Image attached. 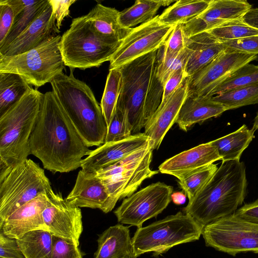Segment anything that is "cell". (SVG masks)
<instances>
[{
    "instance_id": "6da1fadb",
    "label": "cell",
    "mask_w": 258,
    "mask_h": 258,
    "mask_svg": "<svg viewBox=\"0 0 258 258\" xmlns=\"http://www.w3.org/2000/svg\"><path fill=\"white\" fill-rule=\"evenodd\" d=\"M29 148L30 155L53 173L69 172L81 167L83 157L92 151L52 91L43 95Z\"/></svg>"
},
{
    "instance_id": "7a4b0ae2",
    "label": "cell",
    "mask_w": 258,
    "mask_h": 258,
    "mask_svg": "<svg viewBox=\"0 0 258 258\" xmlns=\"http://www.w3.org/2000/svg\"><path fill=\"white\" fill-rule=\"evenodd\" d=\"M157 51L118 68L121 84L116 106L125 113L132 135L140 133L161 102L163 86L156 75Z\"/></svg>"
},
{
    "instance_id": "3957f363",
    "label": "cell",
    "mask_w": 258,
    "mask_h": 258,
    "mask_svg": "<svg viewBox=\"0 0 258 258\" xmlns=\"http://www.w3.org/2000/svg\"><path fill=\"white\" fill-rule=\"evenodd\" d=\"M245 167L239 160L222 161L213 176L184 208L203 228L235 213L246 195Z\"/></svg>"
},
{
    "instance_id": "277c9868",
    "label": "cell",
    "mask_w": 258,
    "mask_h": 258,
    "mask_svg": "<svg viewBox=\"0 0 258 258\" xmlns=\"http://www.w3.org/2000/svg\"><path fill=\"white\" fill-rule=\"evenodd\" d=\"M52 91L88 147L104 144L108 126L100 104L91 88L76 78L72 71L63 73L50 82Z\"/></svg>"
},
{
    "instance_id": "5b68a950",
    "label": "cell",
    "mask_w": 258,
    "mask_h": 258,
    "mask_svg": "<svg viewBox=\"0 0 258 258\" xmlns=\"http://www.w3.org/2000/svg\"><path fill=\"white\" fill-rule=\"evenodd\" d=\"M43 95L32 88L0 115V181L30 155L29 139Z\"/></svg>"
},
{
    "instance_id": "8992f818",
    "label": "cell",
    "mask_w": 258,
    "mask_h": 258,
    "mask_svg": "<svg viewBox=\"0 0 258 258\" xmlns=\"http://www.w3.org/2000/svg\"><path fill=\"white\" fill-rule=\"evenodd\" d=\"M121 42L97 33L84 15L73 19L59 48L66 66L85 70L110 61Z\"/></svg>"
},
{
    "instance_id": "52a82bcc",
    "label": "cell",
    "mask_w": 258,
    "mask_h": 258,
    "mask_svg": "<svg viewBox=\"0 0 258 258\" xmlns=\"http://www.w3.org/2000/svg\"><path fill=\"white\" fill-rule=\"evenodd\" d=\"M203 227L179 211L145 227L138 228L132 238L136 257L153 252L157 256L177 245L199 239Z\"/></svg>"
},
{
    "instance_id": "ba28073f",
    "label": "cell",
    "mask_w": 258,
    "mask_h": 258,
    "mask_svg": "<svg viewBox=\"0 0 258 258\" xmlns=\"http://www.w3.org/2000/svg\"><path fill=\"white\" fill-rule=\"evenodd\" d=\"M61 36L57 35L25 52L13 55H0V73L20 76L36 88L50 83L62 73L65 64L59 48Z\"/></svg>"
},
{
    "instance_id": "9c48e42d",
    "label": "cell",
    "mask_w": 258,
    "mask_h": 258,
    "mask_svg": "<svg viewBox=\"0 0 258 258\" xmlns=\"http://www.w3.org/2000/svg\"><path fill=\"white\" fill-rule=\"evenodd\" d=\"M52 190L44 170L32 160H25L0 181V226L18 208Z\"/></svg>"
},
{
    "instance_id": "30bf717a",
    "label": "cell",
    "mask_w": 258,
    "mask_h": 258,
    "mask_svg": "<svg viewBox=\"0 0 258 258\" xmlns=\"http://www.w3.org/2000/svg\"><path fill=\"white\" fill-rule=\"evenodd\" d=\"M153 151L148 145L95 173L115 205L134 194L144 180L158 173L150 167Z\"/></svg>"
},
{
    "instance_id": "8fae6325",
    "label": "cell",
    "mask_w": 258,
    "mask_h": 258,
    "mask_svg": "<svg viewBox=\"0 0 258 258\" xmlns=\"http://www.w3.org/2000/svg\"><path fill=\"white\" fill-rule=\"evenodd\" d=\"M202 235L207 246L232 256L247 252L258 253V224L234 214L207 225Z\"/></svg>"
},
{
    "instance_id": "7c38bea8",
    "label": "cell",
    "mask_w": 258,
    "mask_h": 258,
    "mask_svg": "<svg viewBox=\"0 0 258 258\" xmlns=\"http://www.w3.org/2000/svg\"><path fill=\"white\" fill-rule=\"evenodd\" d=\"M172 194V186L161 182L152 183L124 199L114 213L119 223L141 227L168 206Z\"/></svg>"
},
{
    "instance_id": "4fadbf2b",
    "label": "cell",
    "mask_w": 258,
    "mask_h": 258,
    "mask_svg": "<svg viewBox=\"0 0 258 258\" xmlns=\"http://www.w3.org/2000/svg\"><path fill=\"white\" fill-rule=\"evenodd\" d=\"M174 26L162 23L157 15L150 21L133 28L109 61V70L157 50L164 45Z\"/></svg>"
},
{
    "instance_id": "5bb4252c",
    "label": "cell",
    "mask_w": 258,
    "mask_h": 258,
    "mask_svg": "<svg viewBox=\"0 0 258 258\" xmlns=\"http://www.w3.org/2000/svg\"><path fill=\"white\" fill-rule=\"evenodd\" d=\"M258 56L227 48L207 66L189 77V96H208L243 65Z\"/></svg>"
},
{
    "instance_id": "9a60e30c",
    "label": "cell",
    "mask_w": 258,
    "mask_h": 258,
    "mask_svg": "<svg viewBox=\"0 0 258 258\" xmlns=\"http://www.w3.org/2000/svg\"><path fill=\"white\" fill-rule=\"evenodd\" d=\"M43 212L47 230L53 236L62 238L77 246L83 231L82 216L80 208L71 204L61 193L52 190Z\"/></svg>"
},
{
    "instance_id": "2e32d148",
    "label": "cell",
    "mask_w": 258,
    "mask_h": 258,
    "mask_svg": "<svg viewBox=\"0 0 258 258\" xmlns=\"http://www.w3.org/2000/svg\"><path fill=\"white\" fill-rule=\"evenodd\" d=\"M250 9L251 5L246 0H211L205 11L182 24L184 36L189 37L241 19Z\"/></svg>"
},
{
    "instance_id": "e0dca14e",
    "label": "cell",
    "mask_w": 258,
    "mask_h": 258,
    "mask_svg": "<svg viewBox=\"0 0 258 258\" xmlns=\"http://www.w3.org/2000/svg\"><path fill=\"white\" fill-rule=\"evenodd\" d=\"M189 77H187L166 102L160 104L146 124L144 134L148 137L149 146L158 149L167 132L176 122L180 109L188 95Z\"/></svg>"
},
{
    "instance_id": "ac0fdd59",
    "label": "cell",
    "mask_w": 258,
    "mask_h": 258,
    "mask_svg": "<svg viewBox=\"0 0 258 258\" xmlns=\"http://www.w3.org/2000/svg\"><path fill=\"white\" fill-rule=\"evenodd\" d=\"M148 145V137L144 133L132 135L122 140L105 143L92 150L90 154L83 159L81 169L95 173Z\"/></svg>"
},
{
    "instance_id": "d6986e66",
    "label": "cell",
    "mask_w": 258,
    "mask_h": 258,
    "mask_svg": "<svg viewBox=\"0 0 258 258\" xmlns=\"http://www.w3.org/2000/svg\"><path fill=\"white\" fill-rule=\"evenodd\" d=\"M66 199L77 207L98 209L105 213L111 211L115 206L107 188L96 173L82 169L78 172L73 188Z\"/></svg>"
},
{
    "instance_id": "ffe728a7",
    "label": "cell",
    "mask_w": 258,
    "mask_h": 258,
    "mask_svg": "<svg viewBox=\"0 0 258 258\" xmlns=\"http://www.w3.org/2000/svg\"><path fill=\"white\" fill-rule=\"evenodd\" d=\"M48 201L47 195L42 194L23 205L6 219L0 226V232L10 238L18 239L31 231L47 230L43 212Z\"/></svg>"
},
{
    "instance_id": "44dd1931",
    "label": "cell",
    "mask_w": 258,
    "mask_h": 258,
    "mask_svg": "<svg viewBox=\"0 0 258 258\" xmlns=\"http://www.w3.org/2000/svg\"><path fill=\"white\" fill-rule=\"evenodd\" d=\"M55 22L48 0V3L43 12L24 32L0 52V55L9 56L25 52L37 47L51 37L57 35L60 31Z\"/></svg>"
},
{
    "instance_id": "7402d4cb",
    "label": "cell",
    "mask_w": 258,
    "mask_h": 258,
    "mask_svg": "<svg viewBox=\"0 0 258 258\" xmlns=\"http://www.w3.org/2000/svg\"><path fill=\"white\" fill-rule=\"evenodd\" d=\"M222 160L217 150L210 142L183 151L163 162L159 171L182 179L192 171Z\"/></svg>"
},
{
    "instance_id": "603a6c76",
    "label": "cell",
    "mask_w": 258,
    "mask_h": 258,
    "mask_svg": "<svg viewBox=\"0 0 258 258\" xmlns=\"http://www.w3.org/2000/svg\"><path fill=\"white\" fill-rule=\"evenodd\" d=\"M185 44L188 50L185 66V72L188 77L207 66L226 48L208 31L185 37Z\"/></svg>"
},
{
    "instance_id": "cb8c5ba5",
    "label": "cell",
    "mask_w": 258,
    "mask_h": 258,
    "mask_svg": "<svg viewBox=\"0 0 258 258\" xmlns=\"http://www.w3.org/2000/svg\"><path fill=\"white\" fill-rule=\"evenodd\" d=\"M226 111L225 107L213 97L189 96L183 103L176 122L186 132L194 124L212 117H216Z\"/></svg>"
},
{
    "instance_id": "d4e9b609",
    "label": "cell",
    "mask_w": 258,
    "mask_h": 258,
    "mask_svg": "<svg viewBox=\"0 0 258 258\" xmlns=\"http://www.w3.org/2000/svg\"><path fill=\"white\" fill-rule=\"evenodd\" d=\"M97 242L94 258L135 257L130 230L126 226L118 224L109 227L99 236Z\"/></svg>"
},
{
    "instance_id": "484cf974",
    "label": "cell",
    "mask_w": 258,
    "mask_h": 258,
    "mask_svg": "<svg viewBox=\"0 0 258 258\" xmlns=\"http://www.w3.org/2000/svg\"><path fill=\"white\" fill-rule=\"evenodd\" d=\"M119 12L115 8L98 3L85 16L97 33L107 38L122 41L133 28H125L120 25Z\"/></svg>"
},
{
    "instance_id": "4316f807",
    "label": "cell",
    "mask_w": 258,
    "mask_h": 258,
    "mask_svg": "<svg viewBox=\"0 0 258 258\" xmlns=\"http://www.w3.org/2000/svg\"><path fill=\"white\" fill-rule=\"evenodd\" d=\"M255 131L243 124L235 132L210 142L222 161L239 160L242 153L254 138Z\"/></svg>"
},
{
    "instance_id": "83f0119b",
    "label": "cell",
    "mask_w": 258,
    "mask_h": 258,
    "mask_svg": "<svg viewBox=\"0 0 258 258\" xmlns=\"http://www.w3.org/2000/svg\"><path fill=\"white\" fill-rule=\"evenodd\" d=\"M173 0H137L131 7L119 12V21L125 28H133L153 19L159 9L169 5Z\"/></svg>"
},
{
    "instance_id": "f1b7e54d",
    "label": "cell",
    "mask_w": 258,
    "mask_h": 258,
    "mask_svg": "<svg viewBox=\"0 0 258 258\" xmlns=\"http://www.w3.org/2000/svg\"><path fill=\"white\" fill-rule=\"evenodd\" d=\"M211 1H176L159 15V21L163 24L169 25L183 24L205 11Z\"/></svg>"
},
{
    "instance_id": "f546056e",
    "label": "cell",
    "mask_w": 258,
    "mask_h": 258,
    "mask_svg": "<svg viewBox=\"0 0 258 258\" xmlns=\"http://www.w3.org/2000/svg\"><path fill=\"white\" fill-rule=\"evenodd\" d=\"M31 88L20 76L0 73V115L18 102Z\"/></svg>"
},
{
    "instance_id": "4dcf8cb0",
    "label": "cell",
    "mask_w": 258,
    "mask_h": 258,
    "mask_svg": "<svg viewBox=\"0 0 258 258\" xmlns=\"http://www.w3.org/2000/svg\"><path fill=\"white\" fill-rule=\"evenodd\" d=\"M16 239L25 258H51L52 235L48 231H31Z\"/></svg>"
},
{
    "instance_id": "1f68e13d",
    "label": "cell",
    "mask_w": 258,
    "mask_h": 258,
    "mask_svg": "<svg viewBox=\"0 0 258 258\" xmlns=\"http://www.w3.org/2000/svg\"><path fill=\"white\" fill-rule=\"evenodd\" d=\"M226 110L244 106L258 104V83L230 90L213 96Z\"/></svg>"
},
{
    "instance_id": "d6a6232c",
    "label": "cell",
    "mask_w": 258,
    "mask_h": 258,
    "mask_svg": "<svg viewBox=\"0 0 258 258\" xmlns=\"http://www.w3.org/2000/svg\"><path fill=\"white\" fill-rule=\"evenodd\" d=\"M48 3V0L37 1L15 16L10 32L3 43L0 45V52L4 50L28 27L43 12Z\"/></svg>"
},
{
    "instance_id": "836d02e7",
    "label": "cell",
    "mask_w": 258,
    "mask_h": 258,
    "mask_svg": "<svg viewBox=\"0 0 258 258\" xmlns=\"http://www.w3.org/2000/svg\"><path fill=\"white\" fill-rule=\"evenodd\" d=\"M121 84V73L120 69H110L100 103L102 113L108 127L116 107Z\"/></svg>"
},
{
    "instance_id": "e575fe53",
    "label": "cell",
    "mask_w": 258,
    "mask_h": 258,
    "mask_svg": "<svg viewBox=\"0 0 258 258\" xmlns=\"http://www.w3.org/2000/svg\"><path fill=\"white\" fill-rule=\"evenodd\" d=\"M188 57V50L185 48L177 55L166 53L163 45L157 50L156 57V71L158 79L163 86L177 70L185 67Z\"/></svg>"
},
{
    "instance_id": "d590c367",
    "label": "cell",
    "mask_w": 258,
    "mask_h": 258,
    "mask_svg": "<svg viewBox=\"0 0 258 258\" xmlns=\"http://www.w3.org/2000/svg\"><path fill=\"white\" fill-rule=\"evenodd\" d=\"M257 83H258V66L248 63L240 67L217 86L209 96L213 97L231 89Z\"/></svg>"
},
{
    "instance_id": "8d00e7d4",
    "label": "cell",
    "mask_w": 258,
    "mask_h": 258,
    "mask_svg": "<svg viewBox=\"0 0 258 258\" xmlns=\"http://www.w3.org/2000/svg\"><path fill=\"white\" fill-rule=\"evenodd\" d=\"M217 164L214 163L198 168L178 180V183L187 196L191 200L208 183L218 169Z\"/></svg>"
},
{
    "instance_id": "74e56055",
    "label": "cell",
    "mask_w": 258,
    "mask_h": 258,
    "mask_svg": "<svg viewBox=\"0 0 258 258\" xmlns=\"http://www.w3.org/2000/svg\"><path fill=\"white\" fill-rule=\"evenodd\" d=\"M207 31L221 42L258 35V29L245 24L241 18L226 22Z\"/></svg>"
},
{
    "instance_id": "f35d334b",
    "label": "cell",
    "mask_w": 258,
    "mask_h": 258,
    "mask_svg": "<svg viewBox=\"0 0 258 258\" xmlns=\"http://www.w3.org/2000/svg\"><path fill=\"white\" fill-rule=\"evenodd\" d=\"M132 135L131 129L125 113L116 106L108 127L105 143L122 140Z\"/></svg>"
},
{
    "instance_id": "ab89813d",
    "label": "cell",
    "mask_w": 258,
    "mask_h": 258,
    "mask_svg": "<svg viewBox=\"0 0 258 258\" xmlns=\"http://www.w3.org/2000/svg\"><path fill=\"white\" fill-rule=\"evenodd\" d=\"M51 258H83L78 246L62 238L52 235Z\"/></svg>"
},
{
    "instance_id": "60d3db41",
    "label": "cell",
    "mask_w": 258,
    "mask_h": 258,
    "mask_svg": "<svg viewBox=\"0 0 258 258\" xmlns=\"http://www.w3.org/2000/svg\"><path fill=\"white\" fill-rule=\"evenodd\" d=\"M163 47L165 52L171 55H177L185 48V36L182 24L175 25Z\"/></svg>"
},
{
    "instance_id": "b9f144b4",
    "label": "cell",
    "mask_w": 258,
    "mask_h": 258,
    "mask_svg": "<svg viewBox=\"0 0 258 258\" xmlns=\"http://www.w3.org/2000/svg\"><path fill=\"white\" fill-rule=\"evenodd\" d=\"M221 42L227 48L247 53L258 54V35Z\"/></svg>"
},
{
    "instance_id": "7bdbcfd3",
    "label": "cell",
    "mask_w": 258,
    "mask_h": 258,
    "mask_svg": "<svg viewBox=\"0 0 258 258\" xmlns=\"http://www.w3.org/2000/svg\"><path fill=\"white\" fill-rule=\"evenodd\" d=\"M15 16L6 0L0 1V45L7 37L13 25Z\"/></svg>"
},
{
    "instance_id": "ee69618b",
    "label": "cell",
    "mask_w": 258,
    "mask_h": 258,
    "mask_svg": "<svg viewBox=\"0 0 258 258\" xmlns=\"http://www.w3.org/2000/svg\"><path fill=\"white\" fill-rule=\"evenodd\" d=\"M187 77H188L185 72V67L180 68L175 71L168 78L164 86L160 104H164Z\"/></svg>"
},
{
    "instance_id": "f6af8a7d",
    "label": "cell",
    "mask_w": 258,
    "mask_h": 258,
    "mask_svg": "<svg viewBox=\"0 0 258 258\" xmlns=\"http://www.w3.org/2000/svg\"><path fill=\"white\" fill-rule=\"evenodd\" d=\"M0 258H25L15 238L0 232Z\"/></svg>"
},
{
    "instance_id": "bcb514c9",
    "label": "cell",
    "mask_w": 258,
    "mask_h": 258,
    "mask_svg": "<svg viewBox=\"0 0 258 258\" xmlns=\"http://www.w3.org/2000/svg\"><path fill=\"white\" fill-rule=\"evenodd\" d=\"M76 2L75 0H49L55 18L56 25L58 29L61 26L64 18L69 15L70 7Z\"/></svg>"
},
{
    "instance_id": "7dc6e473",
    "label": "cell",
    "mask_w": 258,
    "mask_h": 258,
    "mask_svg": "<svg viewBox=\"0 0 258 258\" xmlns=\"http://www.w3.org/2000/svg\"><path fill=\"white\" fill-rule=\"evenodd\" d=\"M234 214L240 218L258 224V199L252 203L245 204L237 209Z\"/></svg>"
},
{
    "instance_id": "c3c4849f",
    "label": "cell",
    "mask_w": 258,
    "mask_h": 258,
    "mask_svg": "<svg viewBox=\"0 0 258 258\" xmlns=\"http://www.w3.org/2000/svg\"><path fill=\"white\" fill-rule=\"evenodd\" d=\"M36 1L34 0H6L7 3L12 8L15 16L26 7L34 4Z\"/></svg>"
},
{
    "instance_id": "681fc988",
    "label": "cell",
    "mask_w": 258,
    "mask_h": 258,
    "mask_svg": "<svg viewBox=\"0 0 258 258\" xmlns=\"http://www.w3.org/2000/svg\"><path fill=\"white\" fill-rule=\"evenodd\" d=\"M241 19L245 24L258 29V8L250 9Z\"/></svg>"
},
{
    "instance_id": "f907efd6",
    "label": "cell",
    "mask_w": 258,
    "mask_h": 258,
    "mask_svg": "<svg viewBox=\"0 0 258 258\" xmlns=\"http://www.w3.org/2000/svg\"><path fill=\"white\" fill-rule=\"evenodd\" d=\"M172 200L176 205H181L185 203V195L181 192H176L172 194Z\"/></svg>"
},
{
    "instance_id": "816d5d0a",
    "label": "cell",
    "mask_w": 258,
    "mask_h": 258,
    "mask_svg": "<svg viewBox=\"0 0 258 258\" xmlns=\"http://www.w3.org/2000/svg\"><path fill=\"white\" fill-rule=\"evenodd\" d=\"M252 128L255 131L258 130V112L256 114V116L254 119V122L253 124Z\"/></svg>"
},
{
    "instance_id": "f5cc1de1",
    "label": "cell",
    "mask_w": 258,
    "mask_h": 258,
    "mask_svg": "<svg viewBox=\"0 0 258 258\" xmlns=\"http://www.w3.org/2000/svg\"><path fill=\"white\" fill-rule=\"evenodd\" d=\"M131 258H137V257H131Z\"/></svg>"
}]
</instances>
